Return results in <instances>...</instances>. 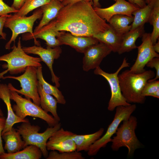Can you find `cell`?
<instances>
[{"mask_svg":"<svg viewBox=\"0 0 159 159\" xmlns=\"http://www.w3.org/2000/svg\"><path fill=\"white\" fill-rule=\"evenodd\" d=\"M27 0H13L11 6L15 9L19 10Z\"/></svg>","mask_w":159,"mask_h":159,"instance_id":"74e56055","label":"cell"},{"mask_svg":"<svg viewBox=\"0 0 159 159\" xmlns=\"http://www.w3.org/2000/svg\"><path fill=\"white\" fill-rule=\"evenodd\" d=\"M148 22L153 27L150 34L151 40L153 44H155L159 37V0H157L151 11Z\"/></svg>","mask_w":159,"mask_h":159,"instance_id":"f1b7e54d","label":"cell"},{"mask_svg":"<svg viewBox=\"0 0 159 159\" xmlns=\"http://www.w3.org/2000/svg\"><path fill=\"white\" fill-rule=\"evenodd\" d=\"M100 0H92L94 7L101 8V5L99 2ZM116 1V0H113Z\"/></svg>","mask_w":159,"mask_h":159,"instance_id":"ab89813d","label":"cell"},{"mask_svg":"<svg viewBox=\"0 0 159 159\" xmlns=\"http://www.w3.org/2000/svg\"><path fill=\"white\" fill-rule=\"evenodd\" d=\"M12 51L9 53L0 56V61H5L7 64L2 65L6 69L0 73V78L9 72L11 74H17L25 71L28 66L37 68L42 66L40 57H34L28 55L23 49L21 45V37L19 38L16 46L14 44L11 47Z\"/></svg>","mask_w":159,"mask_h":159,"instance_id":"3957f363","label":"cell"},{"mask_svg":"<svg viewBox=\"0 0 159 159\" xmlns=\"http://www.w3.org/2000/svg\"><path fill=\"white\" fill-rule=\"evenodd\" d=\"M157 0H151L144 7L140 8L133 12L134 20L131 25L130 31H132L148 22L151 11Z\"/></svg>","mask_w":159,"mask_h":159,"instance_id":"4316f807","label":"cell"},{"mask_svg":"<svg viewBox=\"0 0 159 159\" xmlns=\"http://www.w3.org/2000/svg\"><path fill=\"white\" fill-rule=\"evenodd\" d=\"M146 66L148 67L154 68L156 70L155 77L150 79L148 81H153L158 79L159 78V57H156L153 58L147 63Z\"/></svg>","mask_w":159,"mask_h":159,"instance_id":"d6a6232c","label":"cell"},{"mask_svg":"<svg viewBox=\"0 0 159 159\" xmlns=\"http://www.w3.org/2000/svg\"><path fill=\"white\" fill-rule=\"evenodd\" d=\"M142 43L138 47V54L135 62L129 69L135 73H140L145 72L147 63L151 59L159 57V54L155 52L153 47L150 34L144 33L142 35Z\"/></svg>","mask_w":159,"mask_h":159,"instance_id":"8fae6325","label":"cell"},{"mask_svg":"<svg viewBox=\"0 0 159 159\" xmlns=\"http://www.w3.org/2000/svg\"><path fill=\"white\" fill-rule=\"evenodd\" d=\"M64 6L58 0H50L47 4L41 7L43 12L42 18L34 32L37 31L55 19L60 10Z\"/></svg>","mask_w":159,"mask_h":159,"instance_id":"ffe728a7","label":"cell"},{"mask_svg":"<svg viewBox=\"0 0 159 159\" xmlns=\"http://www.w3.org/2000/svg\"><path fill=\"white\" fill-rule=\"evenodd\" d=\"M59 0V1L62 2L63 1V0Z\"/></svg>","mask_w":159,"mask_h":159,"instance_id":"ee69618b","label":"cell"},{"mask_svg":"<svg viewBox=\"0 0 159 159\" xmlns=\"http://www.w3.org/2000/svg\"><path fill=\"white\" fill-rule=\"evenodd\" d=\"M122 122V124L117 129L116 135L111 139V148L113 151H117L121 147H126L128 150L127 155L130 156L133 154L136 149L142 146L135 133L137 119L131 115L128 119Z\"/></svg>","mask_w":159,"mask_h":159,"instance_id":"277c9868","label":"cell"},{"mask_svg":"<svg viewBox=\"0 0 159 159\" xmlns=\"http://www.w3.org/2000/svg\"><path fill=\"white\" fill-rule=\"evenodd\" d=\"M43 12L40 8L34 11L29 16H21L14 14L9 15L6 20L4 26L10 29L12 32L11 37L6 43L5 48L7 49L11 48V44L15 40L19 34L26 32L32 34L33 32V26L35 21L42 17Z\"/></svg>","mask_w":159,"mask_h":159,"instance_id":"9c48e42d","label":"cell"},{"mask_svg":"<svg viewBox=\"0 0 159 159\" xmlns=\"http://www.w3.org/2000/svg\"><path fill=\"white\" fill-rule=\"evenodd\" d=\"M144 33V25H143L123 34L120 48L117 52L118 54H121L137 48L136 41Z\"/></svg>","mask_w":159,"mask_h":159,"instance_id":"7402d4cb","label":"cell"},{"mask_svg":"<svg viewBox=\"0 0 159 159\" xmlns=\"http://www.w3.org/2000/svg\"><path fill=\"white\" fill-rule=\"evenodd\" d=\"M9 15L0 16V35L1 39H6V34L3 32V28L4 26L7 17Z\"/></svg>","mask_w":159,"mask_h":159,"instance_id":"d590c367","label":"cell"},{"mask_svg":"<svg viewBox=\"0 0 159 159\" xmlns=\"http://www.w3.org/2000/svg\"><path fill=\"white\" fill-rule=\"evenodd\" d=\"M74 133L61 127L56 131L48 140L46 147L48 150L59 152L76 151V146L73 139Z\"/></svg>","mask_w":159,"mask_h":159,"instance_id":"4fadbf2b","label":"cell"},{"mask_svg":"<svg viewBox=\"0 0 159 159\" xmlns=\"http://www.w3.org/2000/svg\"><path fill=\"white\" fill-rule=\"evenodd\" d=\"M37 88L40 97V106L46 112H50L54 117L59 122L60 118L57 111V100L52 95L45 92L39 83Z\"/></svg>","mask_w":159,"mask_h":159,"instance_id":"d4e9b609","label":"cell"},{"mask_svg":"<svg viewBox=\"0 0 159 159\" xmlns=\"http://www.w3.org/2000/svg\"><path fill=\"white\" fill-rule=\"evenodd\" d=\"M116 108L113 120L108 126L105 133L90 147L87 151L89 156L96 155L101 148L105 147L111 142L112 137L115 133L120 123L129 118L135 110L136 106L133 104L126 106H119Z\"/></svg>","mask_w":159,"mask_h":159,"instance_id":"52a82bcc","label":"cell"},{"mask_svg":"<svg viewBox=\"0 0 159 159\" xmlns=\"http://www.w3.org/2000/svg\"><path fill=\"white\" fill-rule=\"evenodd\" d=\"M18 10L6 4L3 1L0 0V16L8 15L11 13H16Z\"/></svg>","mask_w":159,"mask_h":159,"instance_id":"836d02e7","label":"cell"},{"mask_svg":"<svg viewBox=\"0 0 159 159\" xmlns=\"http://www.w3.org/2000/svg\"><path fill=\"white\" fill-rule=\"evenodd\" d=\"M155 76L154 72L151 70L137 74L127 69L118 74L121 92L127 102L144 103L146 98L142 95V91L148 81Z\"/></svg>","mask_w":159,"mask_h":159,"instance_id":"7a4b0ae2","label":"cell"},{"mask_svg":"<svg viewBox=\"0 0 159 159\" xmlns=\"http://www.w3.org/2000/svg\"><path fill=\"white\" fill-rule=\"evenodd\" d=\"M46 159H84L85 158L80 152L58 153L56 150H51L49 153Z\"/></svg>","mask_w":159,"mask_h":159,"instance_id":"4dcf8cb0","label":"cell"},{"mask_svg":"<svg viewBox=\"0 0 159 159\" xmlns=\"http://www.w3.org/2000/svg\"><path fill=\"white\" fill-rule=\"evenodd\" d=\"M6 118L4 116H0V155L5 152L3 145L1 133L5 127Z\"/></svg>","mask_w":159,"mask_h":159,"instance_id":"e575fe53","label":"cell"},{"mask_svg":"<svg viewBox=\"0 0 159 159\" xmlns=\"http://www.w3.org/2000/svg\"><path fill=\"white\" fill-rule=\"evenodd\" d=\"M112 52L108 47L100 42L90 47L83 53V70L88 72L99 66L104 58Z\"/></svg>","mask_w":159,"mask_h":159,"instance_id":"5bb4252c","label":"cell"},{"mask_svg":"<svg viewBox=\"0 0 159 159\" xmlns=\"http://www.w3.org/2000/svg\"><path fill=\"white\" fill-rule=\"evenodd\" d=\"M42 155V153L39 147L30 145L22 150L14 153L4 152L0 155V159H40Z\"/></svg>","mask_w":159,"mask_h":159,"instance_id":"603a6c76","label":"cell"},{"mask_svg":"<svg viewBox=\"0 0 159 159\" xmlns=\"http://www.w3.org/2000/svg\"><path fill=\"white\" fill-rule=\"evenodd\" d=\"M50 0H27L22 7L15 14L25 16L33 10L47 4Z\"/></svg>","mask_w":159,"mask_h":159,"instance_id":"f546056e","label":"cell"},{"mask_svg":"<svg viewBox=\"0 0 159 159\" xmlns=\"http://www.w3.org/2000/svg\"><path fill=\"white\" fill-rule=\"evenodd\" d=\"M57 38L62 45L69 46L77 52L82 53L89 47L99 42L93 37L76 36L64 31Z\"/></svg>","mask_w":159,"mask_h":159,"instance_id":"e0dca14e","label":"cell"},{"mask_svg":"<svg viewBox=\"0 0 159 159\" xmlns=\"http://www.w3.org/2000/svg\"><path fill=\"white\" fill-rule=\"evenodd\" d=\"M0 99L6 104L7 111L5 125L1 135L10 130L16 123L29 121L27 118L19 117L15 113L11 103L10 90L6 84H0Z\"/></svg>","mask_w":159,"mask_h":159,"instance_id":"ac0fdd59","label":"cell"},{"mask_svg":"<svg viewBox=\"0 0 159 159\" xmlns=\"http://www.w3.org/2000/svg\"><path fill=\"white\" fill-rule=\"evenodd\" d=\"M7 78L18 80L20 82L21 87V89L18 90L11 83H9L7 85L9 89L24 95L26 98L31 99L34 103L40 106V97L37 88L39 82L37 77V68L33 66H28L23 74L20 76H8L4 77L2 79Z\"/></svg>","mask_w":159,"mask_h":159,"instance_id":"ba28073f","label":"cell"},{"mask_svg":"<svg viewBox=\"0 0 159 159\" xmlns=\"http://www.w3.org/2000/svg\"><path fill=\"white\" fill-rule=\"evenodd\" d=\"M93 2L79 1L64 6L51 21L56 31L69 32L79 36L92 37L110 27L95 12Z\"/></svg>","mask_w":159,"mask_h":159,"instance_id":"6da1fadb","label":"cell"},{"mask_svg":"<svg viewBox=\"0 0 159 159\" xmlns=\"http://www.w3.org/2000/svg\"><path fill=\"white\" fill-rule=\"evenodd\" d=\"M104 131L103 128H101L95 132L88 134L77 135L74 134L73 139L76 146V151H87L90 146L103 135Z\"/></svg>","mask_w":159,"mask_h":159,"instance_id":"cb8c5ba5","label":"cell"},{"mask_svg":"<svg viewBox=\"0 0 159 159\" xmlns=\"http://www.w3.org/2000/svg\"><path fill=\"white\" fill-rule=\"evenodd\" d=\"M122 36L116 32L110 26L105 31L95 34L92 37L99 42L105 44L112 52H117L121 44Z\"/></svg>","mask_w":159,"mask_h":159,"instance_id":"44dd1931","label":"cell"},{"mask_svg":"<svg viewBox=\"0 0 159 159\" xmlns=\"http://www.w3.org/2000/svg\"><path fill=\"white\" fill-rule=\"evenodd\" d=\"M4 114L3 112L1 109L0 107V116H4Z\"/></svg>","mask_w":159,"mask_h":159,"instance_id":"b9f144b4","label":"cell"},{"mask_svg":"<svg viewBox=\"0 0 159 159\" xmlns=\"http://www.w3.org/2000/svg\"><path fill=\"white\" fill-rule=\"evenodd\" d=\"M63 32L55 30L49 22L39 30L34 32L32 34L29 33L23 35L22 39L24 40H27L34 39L35 41V42L37 43V46H39V43L36 40V39L39 38L46 42L47 46L54 48L62 45L56 37L59 36Z\"/></svg>","mask_w":159,"mask_h":159,"instance_id":"2e32d148","label":"cell"},{"mask_svg":"<svg viewBox=\"0 0 159 159\" xmlns=\"http://www.w3.org/2000/svg\"><path fill=\"white\" fill-rule=\"evenodd\" d=\"M24 52L27 54H37L40 57L41 61L44 62L48 67L52 76V81L55 86L59 87L60 84L59 77L54 74L53 69V64L54 60L58 59L60 56L62 50L59 47L52 48L47 46L44 48L40 46H33L22 47Z\"/></svg>","mask_w":159,"mask_h":159,"instance_id":"7c38bea8","label":"cell"},{"mask_svg":"<svg viewBox=\"0 0 159 159\" xmlns=\"http://www.w3.org/2000/svg\"><path fill=\"white\" fill-rule=\"evenodd\" d=\"M82 1L93 2L92 0H63L62 3L64 6H65L68 4H73Z\"/></svg>","mask_w":159,"mask_h":159,"instance_id":"f35d334b","label":"cell"},{"mask_svg":"<svg viewBox=\"0 0 159 159\" xmlns=\"http://www.w3.org/2000/svg\"><path fill=\"white\" fill-rule=\"evenodd\" d=\"M130 65L125 57L120 66L114 73H110L105 72L100 66L95 69L94 74L100 75L105 78L110 85L111 96L107 107V109L110 111H114L115 108L119 106H126L131 104L127 102L122 94L118 77L120 71L124 68L129 67Z\"/></svg>","mask_w":159,"mask_h":159,"instance_id":"30bf717a","label":"cell"},{"mask_svg":"<svg viewBox=\"0 0 159 159\" xmlns=\"http://www.w3.org/2000/svg\"><path fill=\"white\" fill-rule=\"evenodd\" d=\"M133 16H130L124 14H116L109 20L110 26L117 33L123 35L129 32L134 20Z\"/></svg>","mask_w":159,"mask_h":159,"instance_id":"484cf974","label":"cell"},{"mask_svg":"<svg viewBox=\"0 0 159 159\" xmlns=\"http://www.w3.org/2000/svg\"><path fill=\"white\" fill-rule=\"evenodd\" d=\"M153 45V49L157 53H159V41Z\"/></svg>","mask_w":159,"mask_h":159,"instance_id":"60d3db41","label":"cell"},{"mask_svg":"<svg viewBox=\"0 0 159 159\" xmlns=\"http://www.w3.org/2000/svg\"><path fill=\"white\" fill-rule=\"evenodd\" d=\"M61 123L59 122L53 127H48L44 132L40 133L39 132L40 127L37 125H32L29 121L22 122L17 127L16 130L24 141L25 147L30 145L37 146L46 158L49 153L46 147L47 142L52 135L61 127Z\"/></svg>","mask_w":159,"mask_h":159,"instance_id":"5b68a950","label":"cell"},{"mask_svg":"<svg viewBox=\"0 0 159 159\" xmlns=\"http://www.w3.org/2000/svg\"><path fill=\"white\" fill-rule=\"evenodd\" d=\"M128 2L139 8L145 7L146 4L145 0H128Z\"/></svg>","mask_w":159,"mask_h":159,"instance_id":"8d00e7d4","label":"cell"},{"mask_svg":"<svg viewBox=\"0 0 159 159\" xmlns=\"http://www.w3.org/2000/svg\"><path fill=\"white\" fill-rule=\"evenodd\" d=\"M9 90L10 99L16 103L12 107L13 110L19 117L24 119L30 116L39 118L45 121L49 127H53L59 122L30 99L24 98L15 91Z\"/></svg>","mask_w":159,"mask_h":159,"instance_id":"8992f818","label":"cell"},{"mask_svg":"<svg viewBox=\"0 0 159 159\" xmlns=\"http://www.w3.org/2000/svg\"><path fill=\"white\" fill-rule=\"evenodd\" d=\"M37 77L39 83L46 93L54 96L57 100L58 103L65 105L66 100L62 92L57 86H54L48 83L44 79L42 73V67L37 68Z\"/></svg>","mask_w":159,"mask_h":159,"instance_id":"83f0119b","label":"cell"},{"mask_svg":"<svg viewBox=\"0 0 159 159\" xmlns=\"http://www.w3.org/2000/svg\"><path fill=\"white\" fill-rule=\"evenodd\" d=\"M1 136L5 142L4 149L7 153H14L25 147L24 141L19 132L13 127L2 134Z\"/></svg>","mask_w":159,"mask_h":159,"instance_id":"d6986e66","label":"cell"},{"mask_svg":"<svg viewBox=\"0 0 159 159\" xmlns=\"http://www.w3.org/2000/svg\"><path fill=\"white\" fill-rule=\"evenodd\" d=\"M151 0H145L146 4H149L151 1Z\"/></svg>","mask_w":159,"mask_h":159,"instance_id":"7bdbcfd3","label":"cell"},{"mask_svg":"<svg viewBox=\"0 0 159 159\" xmlns=\"http://www.w3.org/2000/svg\"><path fill=\"white\" fill-rule=\"evenodd\" d=\"M142 95L144 97L150 96L159 98V80L148 81L143 88Z\"/></svg>","mask_w":159,"mask_h":159,"instance_id":"1f68e13d","label":"cell"},{"mask_svg":"<svg viewBox=\"0 0 159 159\" xmlns=\"http://www.w3.org/2000/svg\"><path fill=\"white\" fill-rule=\"evenodd\" d=\"M110 6L104 8L93 7L96 14L102 19L108 22L114 15L124 14L132 16V14L140 8L125 0H116Z\"/></svg>","mask_w":159,"mask_h":159,"instance_id":"9a60e30c","label":"cell"}]
</instances>
